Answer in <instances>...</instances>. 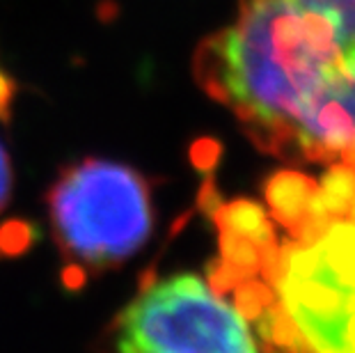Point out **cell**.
<instances>
[{
	"mask_svg": "<svg viewBox=\"0 0 355 353\" xmlns=\"http://www.w3.org/2000/svg\"><path fill=\"white\" fill-rule=\"evenodd\" d=\"M193 74L259 152L355 168V0H239Z\"/></svg>",
	"mask_w": 355,
	"mask_h": 353,
	"instance_id": "6da1fadb",
	"label": "cell"
},
{
	"mask_svg": "<svg viewBox=\"0 0 355 353\" xmlns=\"http://www.w3.org/2000/svg\"><path fill=\"white\" fill-rule=\"evenodd\" d=\"M209 218H214V223L218 225V232H232V234L245 236L259 246L261 250H266V248L277 243L273 221L263 212V207L257 205L252 200L241 198V200L227 202V205L220 202Z\"/></svg>",
	"mask_w": 355,
	"mask_h": 353,
	"instance_id": "8992f818",
	"label": "cell"
},
{
	"mask_svg": "<svg viewBox=\"0 0 355 353\" xmlns=\"http://www.w3.org/2000/svg\"><path fill=\"white\" fill-rule=\"evenodd\" d=\"M277 300L309 349L355 351V223L337 218L314 246H277Z\"/></svg>",
	"mask_w": 355,
	"mask_h": 353,
	"instance_id": "277c9868",
	"label": "cell"
},
{
	"mask_svg": "<svg viewBox=\"0 0 355 353\" xmlns=\"http://www.w3.org/2000/svg\"><path fill=\"white\" fill-rule=\"evenodd\" d=\"M234 291V307L239 310V314L245 321L257 319L263 312V307H268L275 300L273 287L268 282L254 280V277H248V280L239 282Z\"/></svg>",
	"mask_w": 355,
	"mask_h": 353,
	"instance_id": "9c48e42d",
	"label": "cell"
},
{
	"mask_svg": "<svg viewBox=\"0 0 355 353\" xmlns=\"http://www.w3.org/2000/svg\"><path fill=\"white\" fill-rule=\"evenodd\" d=\"M46 205L67 280L126 264L154 230L152 186L117 161L83 159L64 168L49 189Z\"/></svg>",
	"mask_w": 355,
	"mask_h": 353,
	"instance_id": "7a4b0ae2",
	"label": "cell"
},
{
	"mask_svg": "<svg viewBox=\"0 0 355 353\" xmlns=\"http://www.w3.org/2000/svg\"><path fill=\"white\" fill-rule=\"evenodd\" d=\"M108 335L126 353L259 351L236 307L193 273L147 282L115 317Z\"/></svg>",
	"mask_w": 355,
	"mask_h": 353,
	"instance_id": "3957f363",
	"label": "cell"
},
{
	"mask_svg": "<svg viewBox=\"0 0 355 353\" xmlns=\"http://www.w3.org/2000/svg\"><path fill=\"white\" fill-rule=\"evenodd\" d=\"M346 218H349V221H353V223H355V200L351 202L349 212H346Z\"/></svg>",
	"mask_w": 355,
	"mask_h": 353,
	"instance_id": "4fadbf2b",
	"label": "cell"
},
{
	"mask_svg": "<svg viewBox=\"0 0 355 353\" xmlns=\"http://www.w3.org/2000/svg\"><path fill=\"white\" fill-rule=\"evenodd\" d=\"M321 179L319 195L323 207L332 218H346L351 202L355 200V168L349 163L335 161Z\"/></svg>",
	"mask_w": 355,
	"mask_h": 353,
	"instance_id": "ba28073f",
	"label": "cell"
},
{
	"mask_svg": "<svg viewBox=\"0 0 355 353\" xmlns=\"http://www.w3.org/2000/svg\"><path fill=\"white\" fill-rule=\"evenodd\" d=\"M254 321L257 335L261 337L259 349H289V351H305L309 344L305 335L300 333L298 324L293 317L286 312V307L275 298L268 307H263V312Z\"/></svg>",
	"mask_w": 355,
	"mask_h": 353,
	"instance_id": "52a82bcc",
	"label": "cell"
},
{
	"mask_svg": "<svg viewBox=\"0 0 355 353\" xmlns=\"http://www.w3.org/2000/svg\"><path fill=\"white\" fill-rule=\"evenodd\" d=\"M316 189H319V184L303 172L279 170L270 175L268 182L263 184V198H266L273 221H277L284 230L296 227L303 221L309 198Z\"/></svg>",
	"mask_w": 355,
	"mask_h": 353,
	"instance_id": "5b68a950",
	"label": "cell"
},
{
	"mask_svg": "<svg viewBox=\"0 0 355 353\" xmlns=\"http://www.w3.org/2000/svg\"><path fill=\"white\" fill-rule=\"evenodd\" d=\"M12 101H14V80L0 69V119H3V122L10 119Z\"/></svg>",
	"mask_w": 355,
	"mask_h": 353,
	"instance_id": "7c38bea8",
	"label": "cell"
},
{
	"mask_svg": "<svg viewBox=\"0 0 355 353\" xmlns=\"http://www.w3.org/2000/svg\"><path fill=\"white\" fill-rule=\"evenodd\" d=\"M10 193H12V163H10V154H7V149L0 142V212L10 202Z\"/></svg>",
	"mask_w": 355,
	"mask_h": 353,
	"instance_id": "8fae6325",
	"label": "cell"
},
{
	"mask_svg": "<svg viewBox=\"0 0 355 353\" xmlns=\"http://www.w3.org/2000/svg\"><path fill=\"white\" fill-rule=\"evenodd\" d=\"M218 156H220V147H218V142L209 140V138L200 140L198 145L193 147V161H195V165H200L204 170L214 168Z\"/></svg>",
	"mask_w": 355,
	"mask_h": 353,
	"instance_id": "30bf717a",
	"label": "cell"
}]
</instances>
